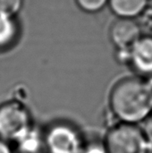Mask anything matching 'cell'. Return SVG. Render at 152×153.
<instances>
[{"mask_svg": "<svg viewBox=\"0 0 152 153\" xmlns=\"http://www.w3.org/2000/svg\"><path fill=\"white\" fill-rule=\"evenodd\" d=\"M22 5L23 0H0V14L15 17Z\"/></svg>", "mask_w": 152, "mask_h": 153, "instance_id": "30bf717a", "label": "cell"}, {"mask_svg": "<svg viewBox=\"0 0 152 153\" xmlns=\"http://www.w3.org/2000/svg\"><path fill=\"white\" fill-rule=\"evenodd\" d=\"M0 153H13L11 143L0 139Z\"/></svg>", "mask_w": 152, "mask_h": 153, "instance_id": "5bb4252c", "label": "cell"}, {"mask_svg": "<svg viewBox=\"0 0 152 153\" xmlns=\"http://www.w3.org/2000/svg\"><path fill=\"white\" fill-rule=\"evenodd\" d=\"M104 142L108 153H149L151 145L142 128L123 122L110 127Z\"/></svg>", "mask_w": 152, "mask_h": 153, "instance_id": "7a4b0ae2", "label": "cell"}, {"mask_svg": "<svg viewBox=\"0 0 152 153\" xmlns=\"http://www.w3.org/2000/svg\"><path fill=\"white\" fill-rule=\"evenodd\" d=\"M113 117L119 122L138 124L152 113V83L141 77H126L116 82L109 95Z\"/></svg>", "mask_w": 152, "mask_h": 153, "instance_id": "6da1fadb", "label": "cell"}, {"mask_svg": "<svg viewBox=\"0 0 152 153\" xmlns=\"http://www.w3.org/2000/svg\"><path fill=\"white\" fill-rule=\"evenodd\" d=\"M149 1H150V0H149Z\"/></svg>", "mask_w": 152, "mask_h": 153, "instance_id": "9a60e30c", "label": "cell"}, {"mask_svg": "<svg viewBox=\"0 0 152 153\" xmlns=\"http://www.w3.org/2000/svg\"><path fill=\"white\" fill-rule=\"evenodd\" d=\"M108 1L109 0H75L76 4L81 10L90 13L101 11L108 4Z\"/></svg>", "mask_w": 152, "mask_h": 153, "instance_id": "8fae6325", "label": "cell"}, {"mask_svg": "<svg viewBox=\"0 0 152 153\" xmlns=\"http://www.w3.org/2000/svg\"><path fill=\"white\" fill-rule=\"evenodd\" d=\"M142 129L147 141L151 145H152V115L144 121V125Z\"/></svg>", "mask_w": 152, "mask_h": 153, "instance_id": "4fadbf2b", "label": "cell"}, {"mask_svg": "<svg viewBox=\"0 0 152 153\" xmlns=\"http://www.w3.org/2000/svg\"><path fill=\"white\" fill-rule=\"evenodd\" d=\"M129 64L142 75L152 76V37L142 36L130 48Z\"/></svg>", "mask_w": 152, "mask_h": 153, "instance_id": "8992f818", "label": "cell"}, {"mask_svg": "<svg viewBox=\"0 0 152 153\" xmlns=\"http://www.w3.org/2000/svg\"><path fill=\"white\" fill-rule=\"evenodd\" d=\"M29 108L17 100L0 105V139L13 143L33 127Z\"/></svg>", "mask_w": 152, "mask_h": 153, "instance_id": "3957f363", "label": "cell"}, {"mask_svg": "<svg viewBox=\"0 0 152 153\" xmlns=\"http://www.w3.org/2000/svg\"><path fill=\"white\" fill-rule=\"evenodd\" d=\"M13 153H48L45 134L39 127H33L22 138L13 143Z\"/></svg>", "mask_w": 152, "mask_h": 153, "instance_id": "52a82bcc", "label": "cell"}, {"mask_svg": "<svg viewBox=\"0 0 152 153\" xmlns=\"http://www.w3.org/2000/svg\"><path fill=\"white\" fill-rule=\"evenodd\" d=\"M149 0H109L111 12L118 18L134 19L143 13Z\"/></svg>", "mask_w": 152, "mask_h": 153, "instance_id": "ba28073f", "label": "cell"}, {"mask_svg": "<svg viewBox=\"0 0 152 153\" xmlns=\"http://www.w3.org/2000/svg\"><path fill=\"white\" fill-rule=\"evenodd\" d=\"M141 27L134 19L118 18L109 29V38L117 49L131 48L142 37Z\"/></svg>", "mask_w": 152, "mask_h": 153, "instance_id": "5b68a950", "label": "cell"}, {"mask_svg": "<svg viewBox=\"0 0 152 153\" xmlns=\"http://www.w3.org/2000/svg\"><path fill=\"white\" fill-rule=\"evenodd\" d=\"M44 134L48 153H80L85 143L78 128L68 122H56Z\"/></svg>", "mask_w": 152, "mask_h": 153, "instance_id": "277c9868", "label": "cell"}, {"mask_svg": "<svg viewBox=\"0 0 152 153\" xmlns=\"http://www.w3.org/2000/svg\"><path fill=\"white\" fill-rule=\"evenodd\" d=\"M80 153H108L105 142L100 140H85Z\"/></svg>", "mask_w": 152, "mask_h": 153, "instance_id": "7c38bea8", "label": "cell"}, {"mask_svg": "<svg viewBox=\"0 0 152 153\" xmlns=\"http://www.w3.org/2000/svg\"><path fill=\"white\" fill-rule=\"evenodd\" d=\"M20 36V25L13 16L0 14V49L13 47Z\"/></svg>", "mask_w": 152, "mask_h": 153, "instance_id": "9c48e42d", "label": "cell"}]
</instances>
